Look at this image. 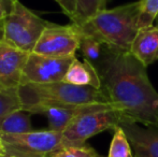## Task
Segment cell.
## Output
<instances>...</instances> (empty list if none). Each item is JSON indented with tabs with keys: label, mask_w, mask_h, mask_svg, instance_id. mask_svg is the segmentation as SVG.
<instances>
[{
	"label": "cell",
	"mask_w": 158,
	"mask_h": 157,
	"mask_svg": "<svg viewBox=\"0 0 158 157\" xmlns=\"http://www.w3.org/2000/svg\"><path fill=\"white\" fill-rule=\"evenodd\" d=\"M23 109V105L19 97V93L0 92V121L17 110Z\"/></svg>",
	"instance_id": "cell-19"
},
{
	"label": "cell",
	"mask_w": 158,
	"mask_h": 157,
	"mask_svg": "<svg viewBox=\"0 0 158 157\" xmlns=\"http://www.w3.org/2000/svg\"><path fill=\"white\" fill-rule=\"evenodd\" d=\"M54 157H102L92 147L85 144L69 145L51 154Z\"/></svg>",
	"instance_id": "cell-20"
},
{
	"label": "cell",
	"mask_w": 158,
	"mask_h": 157,
	"mask_svg": "<svg viewBox=\"0 0 158 157\" xmlns=\"http://www.w3.org/2000/svg\"><path fill=\"white\" fill-rule=\"evenodd\" d=\"M119 127L128 138L133 157H158V126H144L123 118Z\"/></svg>",
	"instance_id": "cell-11"
},
{
	"label": "cell",
	"mask_w": 158,
	"mask_h": 157,
	"mask_svg": "<svg viewBox=\"0 0 158 157\" xmlns=\"http://www.w3.org/2000/svg\"><path fill=\"white\" fill-rule=\"evenodd\" d=\"M64 82L79 86H90L101 89L102 83L96 68L87 61H81L75 57L69 67Z\"/></svg>",
	"instance_id": "cell-13"
},
{
	"label": "cell",
	"mask_w": 158,
	"mask_h": 157,
	"mask_svg": "<svg viewBox=\"0 0 158 157\" xmlns=\"http://www.w3.org/2000/svg\"><path fill=\"white\" fill-rule=\"evenodd\" d=\"M9 9H10V6H8L6 2H3L2 0H0V22L3 21L4 17L6 16Z\"/></svg>",
	"instance_id": "cell-22"
},
{
	"label": "cell",
	"mask_w": 158,
	"mask_h": 157,
	"mask_svg": "<svg viewBox=\"0 0 158 157\" xmlns=\"http://www.w3.org/2000/svg\"><path fill=\"white\" fill-rule=\"evenodd\" d=\"M80 41L81 34L74 24L48 23L32 53L51 57H74Z\"/></svg>",
	"instance_id": "cell-7"
},
{
	"label": "cell",
	"mask_w": 158,
	"mask_h": 157,
	"mask_svg": "<svg viewBox=\"0 0 158 157\" xmlns=\"http://www.w3.org/2000/svg\"><path fill=\"white\" fill-rule=\"evenodd\" d=\"M106 157H133V152L128 138L119 126L114 129V134Z\"/></svg>",
	"instance_id": "cell-17"
},
{
	"label": "cell",
	"mask_w": 158,
	"mask_h": 157,
	"mask_svg": "<svg viewBox=\"0 0 158 157\" xmlns=\"http://www.w3.org/2000/svg\"><path fill=\"white\" fill-rule=\"evenodd\" d=\"M130 53L148 67L158 59V26L140 29L130 48Z\"/></svg>",
	"instance_id": "cell-12"
},
{
	"label": "cell",
	"mask_w": 158,
	"mask_h": 157,
	"mask_svg": "<svg viewBox=\"0 0 158 157\" xmlns=\"http://www.w3.org/2000/svg\"><path fill=\"white\" fill-rule=\"evenodd\" d=\"M2 1L6 2V3L8 4V6H10V4H11V0H2Z\"/></svg>",
	"instance_id": "cell-25"
},
{
	"label": "cell",
	"mask_w": 158,
	"mask_h": 157,
	"mask_svg": "<svg viewBox=\"0 0 158 157\" xmlns=\"http://www.w3.org/2000/svg\"><path fill=\"white\" fill-rule=\"evenodd\" d=\"M29 54L0 41V92L19 93Z\"/></svg>",
	"instance_id": "cell-9"
},
{
	"label": "cell",
	"mask_w": 158,
	"mask_h": 157,
	"mask_svg": "<svg viewBox=\"0 0 158 157\" xmlns=\"http://www.w3.org/2000/svg\"><path fill=\"white\" fill-rule=\"evenodd\" d=\"M108 0H75V13L71 23L80 26L106 9Z\"/></svg>",
	"instance_id": "cell-16"
},
{
	"label": "cell",
	"mask_w": 158,
	"mask_h": 157,
	"mask_svg": "<svg viewBox=\"0 0 158 157\" xmlns=\"http://www.w3.org/2000/svg\"><path fill=\"white\" fill-rule=\"evenodd\" d=\"M113 108L111 105H37L26 109L30 114H42L48 118V129L57 132L64 131L75 118L94 110ZM114 109V108H113Z\"/></svg>",
	"instance_id": "cell-10"
},
{
	"label": "cell",
	"mask_w": 158,
	"mask_h": 157,
	"mask_svg": "<svg viewBox=\"0 0 158 157\" xmlns=\"http://www.w3.org/2000/svg\"><path fill=\"white\" fill-rule=\"evenodd\" d=\"M19 97L23 110L37 105H111L108 95L102 88L73 85L64 81L50 84L26 83L19 87Z\"/></svg>",
	"instance_id": "cell-3"
},
{
	"label": "cell",
	"mask_w": 158,
	"mask_h": 157,
	"mask_svg": "<svg viewBox=\"0 0 158 157\" xmlns=\"http://www.w3.org/2000/svg\"><path fill=\"white\" fill-rule=\"evenodd\" d=\"M74 57H51L30 53L24 69V84L61 82Z\"/></svg>",
	"instance_id": "cell-8"
},
{
	"label": "cell",
	"mask_w": 158,
	"mask_h": 157,
	"mask_svg": "<svg viewBox=\"0 0 158 157\" xmlns=\"http://www.w3.org/2000/svg\"><path fill=\"white\" fill-rule=\"evenodd\" d=\"M123 116L113 108L94 110L79 115L63 132L64 147L85 144L89 138L106 130H114Z\"/></svg>",
	"instance_id": "cell-6"
},
{
	"label": "cell",
	"mask_w": 158,
	"mask_h": 157,
	"mask_svg": "<svg viewBox=\"0 0 158 157\" xmlns=\"http://www.w3.org/2000/svg\"><path fill=\"white\" fill-rule=\"evenodd\" d=\"M32 131L30 113L17 110L8 114L0 121V134H19Z\"/></svg>",
	"instance_id": "cell-14"
},
{
	"label": "cell",
	"mask_w": 158,
	"mask_h": 157,
	"mask_svg": "<svg viewBox=\"0 0 158 157\" xmlns=\"http://www.w3.org/2000/svg\"><path fill=\"white\" fill-rule=\"evenodd\" d=\"M55 1L59 4L64 14L70 19H72L75 13V0H55Z\"/></svg>",
	"instance_id": "cell-21"
},
{
	"label": "cell",
	"mask_w": 158,
	"mask_h": 157,
	"mask_svg": "<svg viewBox=\"0 0 158 157\" xmlns=\"http://www.w3.org/2000/svg\"><path fill=\"white\" fill-rule=\"evenodd\" d=\"M157 19H158V17H157Z\"/></svg>",
	"instance_id": "cell-28"
},
{
	"label": "cell",
	"mask_w": 158,
	"mask_h": 157,
	"mask_svg": "<svg viewBox=\"0 0 158 157\" xmlns=\"http://www.w3.org/2000/svg\"><path fill=\"white\" fill-rule=\"evenodd\" d=\"M97 71L111 105L124 119L158 126V93L141 61L130 52L110 51Z\"/></svg>",
	"instance_id": "cell-1"
},
{
	"label": "cell",
	"mask_w": 158,
	"mask_h": 157,
	"mask_svg": "<svg viewBox=\"0 0 158 157\" xmlns=\"http://www.w3.org/2000/svg\"><path fill=\"white\" fill-rule=\"evenodd\" d=\"M6 157L48 155L64 147L61 132L51 129L32 130L19 134H0Z\"/></svg>",
	"instance_id": "cell-5"
},
{
	"label": "cell",
	"mask_w": 158,
	"mask_h": 157,
	"mask_svg": "<svg viewBox=\"0 0 158 157\" xmlns=\"http://www.w3.org/2000/svg\"><path fill=\"white\" fill-rule=\"evenodd\" d=\"M4 154H6V151H4V147L2 144L1 139H0V155H4Z\"/></svg>",
	"instance_id": "cell-24"
},
{
	"label": "cell",
	"mask_w": 158,
	"mask_h": 157,
	"mask_svg": "<svg viewBox=\"0 0 158 157\" xmlns=\"http://www.w3.org/2000/svg\"><path fill=\"white\" fill-rule=\"evenodd\" d=\"M0 157H1V155H0Z\"/></svg>",
	"instance_id": "cell-27"
},
{
	"label": "cell",
	"mask_w": 158,
	"mask_h": 157,
	"mask_svg": "<svg viewBox=\"0 0 158 157\" xmlns=\"http://www.w3.org/2000/svg\"><path fill=\"white\" fill-rule=\"evenodd\" d=\"M155 25H156V26H158V19H157V21H156V24H155Z\"/></svg>",
	"instance_id": "cell-26"
},
{
	"label": "cell",
	"mask_w": 158,
	"mask_h": 157,
	"mask_svg": "<svg viewBox=\"0 0 158 157\" xmlns=\"http://www.w3.org/2000/svg\"><path fill=\"white\" fill-rule=\"evenodd\" d=\"M79 50L82 52L84 60L94 66L96 70L103 63L106 55L110 52V50L106 45H103L102 43H100L99 41H97L92 37L85 36L83 34H81Z\"/></svg>",
	"instance_id": "cell-15"
},
{
	"label": "cell",
	"mask_w": 158,
	"mask_h": 157,
	"mask_svg": "<svg viewBox=\"0 0 158 157\" xmlns=\"http://www.w3.org/2000/svg\"><path fill=\"white\" fill-rule=\"evenodd\" d=\"M141 1L114 9H104L84 24L77 26L80 32L92 37L112 52H130L131 44L139 32Z\"/></svg>",
	"instance_id": "cell-2"
},
{
	"label": "cell",
	"mask_w": 158,
	"mask_h": 157,
	"mask_svg": "<svg viewBox=\"0 0 158 157\" xmlns=\"http://www.w3.org/2000/svg\"><path fill=\"white\" fill-rule=\"evenodd\" d=\"M3 40V21L0 22V41Z\"/></svg>",
	"instance_id": "cell-23"
},
{
	"label": "cell",
	"mask_w": 158,
	"mask_h": 157,
	"mask_svg": "<svg viewBox=\"0 0 158 157\" xmlns=\"http://www.w3.org/2000/svg\"><path fill=\"white\" fill-rule=\"evenodd\" d=\"M48 23L19 0H11L3 19L2 41L24 52L32 53Z\"/></svg>",
	"instance_id": "cell-4"
},
{
	"label": "cell",
	"mask_w": 158,
	"mask_h": 157,
	"mask_svg": "<svg viewBox=\"0 0 158 157\" xmlns=\"http://www.w3.org/2000/svg\"><path fill=\"white\" fill-rule=\"evenodd\" d=\"M139 28H148L154 26L158 17V0H140Z\"/></svg>",
	"instance_id": "cell-18"
},
{
	"label": "cell",
	"mask_w": 158,
	"mask_h": 157,
	"mask_svg": "<svg viewBox=\"0 0 158 157\" xmlns=\"http://www.w3.org/2000/svg\"><path fill=\"white\" fill-rule=\"evenodd\" d=\"M1 157H2V156H1Z\"/></svg>",
	"instance_id": "cell-29"
}]
</instances>
